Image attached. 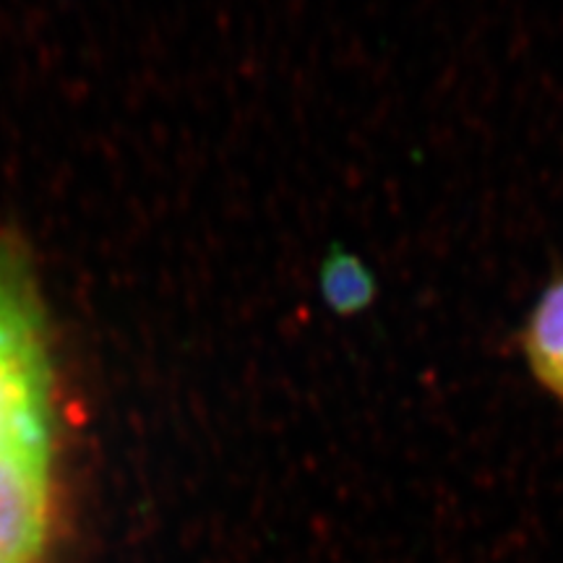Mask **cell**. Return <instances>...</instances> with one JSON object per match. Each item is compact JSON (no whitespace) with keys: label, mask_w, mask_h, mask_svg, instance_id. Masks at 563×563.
<instances>
[{"label":"cell","mask_w":563,"mask_h":563,"mask_svg":"<svg viewBox=\"0 0 563 563\" xmlns=\"http://www.w3.org/2000/svg\"><path fill=\"white\" fill-rule=\"evenodd\" d=\"M51 511V365L32 298L0 264V563H40Z\"/></svg>","instance_id":"1"},{"label":"cell","mask_w":563,"mask_h":563,"mask_svg":"<svg viewBox=\"0 0 563 563\" xmlns=\"http://www.w3.org/2000/svg\"><path fill=\"white\" fill-rule=\"evenodd\" d=\"M321 292L336 316H357L376 298V279L361 256L334 245L321 266Z\"/></svg>","instance_id":"3"},{"label":"cell","mask_w":563,"mask_h":563,"mask_svg":"<svg viewBox=\"0 0 563 563\" xmlns=\"http://www.w3.org/2000/svg\"><path fill=\"white\" fill-rule=\"evenodd\" d=\"M522 352L534 382L563 402V274L545 287L527 316Z\"/></svg>","instance_id":"2"}]
</instances>
